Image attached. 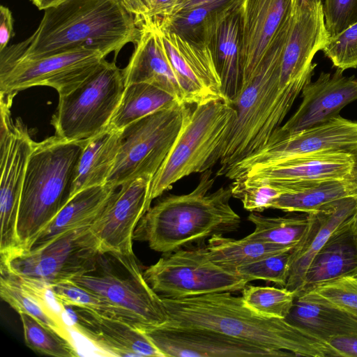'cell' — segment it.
<instances>
[{
  "instance_id": "6da1fadb",
  "label": "cell",
  "mask_w": 357,
  "mask_h": 357,
  "mask_svg": "<svg viewBox=\"0 0 357 357\" xmlns=\"http://www.w3.org/2000/svg\"><path fill=\"white\" fill-rule=\"evenodd\" d=\"M134 15L118 0H68L45 10L36 31L26 39L0 52V65L39 58L77 48L117 56L139 39Z\"/></svg>"
},
{
  "instance_id": "7a4b0ae2",
  "label": "cell",
  "mask_w": 357,
  "mask_h": 357,
  "mask_svg": "<svg viewBox=\"0 0 357 357\" xmlns=\"http://www.w3.org/2000/svg\"><path fill=\"white\" fill-rule=\"evenodd\" d=\"M162 300L168 317L165 326L208 329L294 356H333L328 342L285 319L257 314L232 292Z\"/></svg>"
},
{
  "instance_id": "3957f363",
  "label": "cell",
  "mask_w": 357,
  "mask_h": 357,
  "mask_svg": "<svg viewBox=\"0 0 357 357\" xmlns=\"http://www.w3.org/2000/svg\"><path fill=\"white\" fill-rule=\"evenodd\" d=\"M209 169L190 193L170 195L151 207L138 223L134 239L167 254L214 235L238 229L241 218L229 204L232 187L210 192L215 182Z\"/></svg>"
},
{
  "instance_id": "277c9868",
  "label": "cell",
  "mask_w": 357,
  "mask_h": 357,
  "mask_svg": "<svg viewBox=\"0 0 357 357\" xmlns=\"http://www.w3.org/2000/svg\"><path fill=\"white\" fill-rule=\"evenodd\" d=\"M86 140L56 135L34 143L22 187L17 233L28 250L72 197L77 165Z\"/></svg>"
},
{
  "instance_id": "5b68a950",
  "label": "cell",
  "mask_w": 357,
  "mask_h": 357,
  "mask_svg": "<svg viewBox=\"0 0 357 357\" xmlns=\"http://www.w3.org/2000/svg\"><path fill=\"white\" fill-rule=\"evenodd\" d=\"M70 280L98 294L121 319L140 330L167 321L162 298L146 282L134 253L100 251L91 268Z\"/></svg>"
},
{
  "instance_id": "8992f818",
  "label": "cell",
  "mask_w": 357,
  "mask_h": 357,
  "mask_svg": "<svg viewBox=\"0 0 357 357\" xmlns=\"http://www.w3.org/2000/svg\"><path fill=\"white\" fill-rule=\"evenodd\" d=\"M236 114L231 103L225 100L195 105L152 178V201L180 179L203 172L215 164V156L230 131Z\"/></svg>"
},
{
  "instance_id": "52a82bcc",
  "label": "cell",
  "mask_w": 357,
  "mask_h": 357,
  "mask_svg": "<svg viewBox=\"0 0 357 357\" xmlns=\"http://www.w3.org/2000/svg\"><path fill=\"white\" fill-rule=\"evenodd\" d=\"M124 89L123 70L104 59L78 87L59 97L51 119L55 135L67 141L97 135L109 126Z\"/></svg>"
},
{
  "instance_id": "ba28073f",
  "label": "cell",
  "mask_w": 357,
  "mask_h": 357,
  "mask_svg": "<svg viewBox=\"0 0 357 357\" xmlns=\"http://www.w3.org/2000/svg\"><path fill=\"white\" fill-rule=\"evenodd\" d=\"M187 105L176 104L121 130L119 153L107 183L118 188L139 177H153L191 111Z\"/></svg>"
},
{
  "instance_id": "9c48e42d",
  "label": "cell",
  "mask_w": 357,
  "mask_h": 357,
  "mask_svg": "<svg viewBox=\"0 0 357 357\" xmlns=\"http://www.w3.org/2000/svg\"><path fill=\"white\" fill-rule=\"evenodd\" d=\"M144 276L160 297L173 299L241 291L250 282L214 263L206 247L180 248L165 254L144 271Z\"/></svg>"
},
{
  "instance_id": "30bf717a",
  "label": "cell",
  "mask_w": 357,
  "mask_h": 357,
  "mask_svg": "<svg viewBox=\"0 0 357 357\" xmlns=\"http://www.w3.org/2000/svg\"><path fill=\"white\" fill-rule=\"evenodd\" d=\"M100 251L90 227L67 232L35 250L1 257L0 270L13 276L52 284L90 270Z\"/></svg>"
},
{
  "instance_id": "8fae6325",
  "label": "cell",
  "mask_w": 357,
  "mask_h": 357,
  "mask_svg": "<svg viewBox=\"0 0 357 357\" xmlns=\"http://www.w3.org/2000/svg\"><path fill=\"white\" fill-rule=\"evenodd\" d=\"M13 94H1L0 220L1 257L20 250L17 233L20 197L35 142L20 119L13 121Z\"/></svg>"
},
{
  "instance_id": "7c38bea8",
  "label": "cell",
  "mask_w": 357,
  "mask_h": 357,
  "mask_svg": "<svg viewBox=\"0 0 357 357\" xmlns=\"http://www.w3.org/2000/svg\"><path fill=\"white\" fill-rule=\"evenodd\" d=\"M105 56L98 50L77 48L46 56L22 58L0 65V92L16 93L36 86L56 90L59 97L78 87Z\"/></svg>"
},
{
  "instance_id": "4fadbf2b",
  "label": "cell",
  "mask_w": 357,
  "mask_h": 357,
  "mask_svg": "<svg viewBox=\"0 0 357 357\" xmlns=\"http://www.w3.org/2000/svg\"><path fill=\"white\" fill-rule=\"evenodd\" d=\"M295 10L296 0H243L239 11L241 89L255 77L268 56L287 42Z\"/></svg>"
},
{
  "instance_id": "5bb4252c",
  "label": "cell",
  "mask_w": 357,
  "mask_h": 357,
  "mask_svg": "<svg viewBox=\"0 0 357 357\" xmlns=\"http://www.w3.org/2000/svg\"><path fill=\"white\" fill-rule=\"evenodd\" d=\"M357 152V121L340 115L321 124L277 141L233 165L224 176L235 180L246 172L273 165L296 157L323 153Z\"/></svg>"
},
{
  "instance_id": "9a60e30c",
  "label": "cell",
  "mask_w": 357,
  "mask_h": 357,
  "mask_svg": "<svg viewBox=\"0 0 357 357\" xmlns=\"http://www.w3.org/2000/svg\"><path fill=\"white\" fill-rule=\"evenodd\" d=\"M153 177H139L122 184L110 197L105 209L90 227L101 252L133 254L134 232L151 208Z\"/></svg>"
},
{
  "instance_id": "2e32d148",
  "label": "cell",
  "mask_w": 357,
  "mask_h": 357,
  "mask_svg": "<svg viewBox=\"0 0 357 357\" xmlns=\"http://www.w3.org/2000/svg\"><path fill=\"white\" fill-rule=\"evenodd\" d=\"M149 18L154 20L169 61L182 82L188 104L226 100L211 46L170 31L160 17Z\"/></svg>"
},
{
  "instance_id": "e0dca14e",
  "label": "cell",
  "mask_w": 357,
  "mask_h": 357,
  "mask_svg": "<svg viewBox=\"0 0 357 357\" xmlns=\"http://www.w3.org/2000/svg\"><path fill=\"white\" fill-rule=\"evenodd\" d=\"M141 331L165 357L294 356L289 352L257 347L205 328L162 325Z\"/></svg>"
},
{
  "instance_id": "ac0fdd59",
  "label": "cell",
  "mask_w": 357,
  "mask_h": 357,
  "mask_svg": "<svg viewBox=\"0 0 357 357\" xmlns=\"http://www.w3.org/2000/svg\"><path fill=\"white\" fill-rule=\"evenodd\" d=\"M356 100V77H346L338 68L333 74L323 72L314 82H309L303 88L302 102L297 110L272 134L268 143L337 116L343 107Z\"/></svg>"
},
{
  "instance_id": "d6986e66",
  "label": "cell",
  "mask_w": 357,
  "mask_h": 357,
  "mask_svg": "<svg viewBox=\"0 0 357 357\" xmlns=\"http://www.w3.org/2000/svg\"><path fill=\"white\" fill-rule=\"evenodd\" d=\"M135 22L140 35L128 63L122 70L125 86L133 83L150 84L188 105L182 82L169 61L154 20L143 17Z\"/></svg>"
},
{
  "instance_id": "ffe728a7",
  "label": "cell",
  "mask_w": 357,
  "mask_h": 357,
  "mask_svg": "<svg viewBox=\"0 0 357 357\" xmlns=\"http://www.w3.org/2000/svg\"><path fill=\"white\" fill-rule=\"evenodd\" d=\"M354 165L353 154L323 153L301 155L281 162L250 169L236 178L235 183H261L280 186L346 179Z\"/></svg>"
},
{
  "instance_id": "44dd1931",
  "label": "cell",
  "mask_w": 357,
  "mask_h": 357,
  "mask_svg": "<svg viewBox=\"0 0 357 357\" xmlns=\"http://www.w3.org/2000/svg\"><path fill=\"white\" fill-rule=\"evenodd\" d=\"M73 327L94 346L109 356L165 357L146 334L121 319L76 306Z\"/></svg>"
},
{
  "instance_id": "7402d4cb",
  "label": "cell",
  "mask_w": 357,
  "mask_h": 357,
  "mask_svg": "<svg viewBox=\"0 0 357 357\" xmlns=\"http://www.w3.org/2000/svg\"><path fill=\"white\" fill-rule=\"evenodd\" d=\"M357 211V196L336 200L317 211L307 213L309 226L303 240L293 250L284 288L295 292L302 288L304 278L315 255L333 233L351 220Z\"/></svg>"
},
{
  "instance_id": "603a6c76",
  "label": "cell",
  "mask_w": 357,
  "mask_h": 357,
  "mask_svg": "<svg viewBox=\"0 0 357 357\" xmlns=\"http://www.w3.org/2000/svg\"><path fill=\"white\" fill-rule=\"evenodd\" d=\"M0 296L18 314L26 313L74 342L63 314L66 312L54 298L50 285L8 274L0 270Z\"/></svg>"
},
{
  "instance_id": "cb8c5ba5",
  "label": "cell",
  "mask_w": 357,
  "mask_h": 357,
  "mask_svg": "<svg viewBox=\"0 0 357 357\" xmlns=\"http://www.w3.org/2000/svg\"><path fill=\"white\" fill-rule=\"evenodd\" d=\"M352 218L338 227L315 255L296 297L342 277L357 275V245Z\"/></svg>"
},
{
  "instance_id": "d4e9b609",
  "label": "cell",
  "mask_w": 357,
  "mask_h": 357,
  "mask_svg": "<svg viewBox=\"0 0 357 357\" xmlns=\"http://www.w3.org/2000/svg\"><path fill=\"white\" fill-rule=\"evenodd\" d=\"M117 189L106 183L84 189L74 195L28 250L40 249L67 232L91 227Z\"/></svg>"
},
{
  "instance_id": "484cf974",
  "label": "cell",
  "mask_w": 357,
  "mask_h": 357,
  "mask_svg": "<svg viewBox=\"0 0 357 357\" xmlns=\"http://www.w3.org/2000/svg\"><path fill=\"white\" fill-rule=\"evenodd\" d=\"M242 2L243 0H215L160 18L170 31L185 39L210 45L222 23L241 8Z\"/></svg>"
},
{
  "instance_id": "4316f807",
  "label": "cell",
  "mask_w": 357,
  "mask_h": 357,
  "mask_svg": "<svg viewBox=\"0 0 357 357\" xmlns=\"http://www.w3.org/2000/svg\"><path fill=\"white\" fill-rule=\"evenodd\" d=\"M323 341L357 335V315L347 310L296 297L285 319Z\"/></svg>"
},
{
  "instance_id": "83f0119b",
  "label": "cell",
  "mask_w": 357,
  "mask_h": 357,
  "mask_svg": "<svg viewBox=\"0 0 357 357\" xmlns=\"http://www.w3.org/2000/svg\"><path fill=\"white\" fill-rule=\"evenodd\" d=\"M120 137V130L107 126L87 139L77 165L72 197L84 189L107 183L117 158Z\"/></svg>"
},
{
  "instance_id": "f1b7e54d",
  "label": "cell",
  "mask_w": 357,
  "mask_h": 357,
  "mask_svg": "<svg viewBox=\"0 0 357 357\" xmlns=\"http://www.w3.org/2000/svg\"><path fill=\"white\" fill-rule=\"evenodd\" d=\"M240 8L225 20L210 44L221 80L222 94L231 103L239 93L242 80L239 50Z\"/></svg>"
},
{
  "instance_id": "f546056e",
  "label": "cell",
  "mask_w": 357,
  "mask_h": 357,
  "mask_svg": "<svg viewBox=\"0 0 357 357\" xmlns=\"http://www.w3.org/2000/svg\"><path fill=\"white\" fill-rule=\"evenodd\" d=\"M280 187L285 192L271 203L270 208L285 212L311 213L336 200L356 196L347 178Z\"/></svg>"
},
{
  "instance_id": "4dcf8cb0",
  "label": "cell",
  "mask_w": 357,
  "mask_h": 357,
  "mask_svg": "<svg viewBox=\"0 0 357 357\" xmlns=\"http://www.w3.org/2000/svg\"><path fill=\"white\" fill-rule=\"evenodd\" d=\"M178 103L183 104L157 86L142 82L130 84L125 86L108 126L121 131L140 119Z\"/></svg>"
},
{
  "instance_id": "1f68e13d",
  "label": "cell",
  "mask_w": 357,
  "mask_h": 357,
  "mask_svg": "<svg viewBox=\"0 0 357 357\" xmlns=\"http://www.w3.org/2000/svg\"><path fill=\"white\" fill-rule=\"evenodd\" d=\"M206 249L211 259L218 266L230 271L245 264L280 252L293 250L244 237L234 239L223 234L208 238Z\"/></svg>"
},
{
  "instance_id": "d6a6232c",
  "label": "cell",
  "mask_w": 357,
  "mask_h": 357,
  "mask_svg": "<svg viewBox=\"0 0 357 357\" xmlns=\"http://www.w3.org/2000/svg\"><path fill=\"white\" fill-rule=\"evenodd\" d=\"M248 220L255 225V230L246 238L289 249H294L303 240L310 222L307 213L267 217L259 212H251Z\"/></svg>"
},
{
  "instance_id": "836d02e7",
  "label": "cell",
  "mask_w": 357,
  "mask_h": 357,
  "mask_svg": "<svg viewBox=\"0 0 357 357\" xmlns=\"http://www.w3.org/2000/svg\"><path fill=\"white\" fill-rule=\"evenodd\" d=\"M19 315L23 326L24 342L31 349L40 354L55 357L79 356L74 342L30 314L20 313Z\"/></svg>"
},
{
  "instance_id": "e575fe53",
  "label": "cell",
  "mask_w": 357,
  "mask_h": 357,
  "mask_svg": "<svg viewBox=\"0 0 357 357\" xmlns=\"http://www.w3.org/2000/svg\"><path fill=\"white\" fill-rule=\"evenodd\" d=\"M244 303L257 314L271 318L286 319L296 298L295 292L284 287L249 285L243 289Z\"/></svg>"
},
{
  "instance_id": "d590c367",
  "label": "cell",
  "mask_w": 357,
  "mask_h": 357,
  "mask_svg": "<svg viewBox=\"0 0 357 357\" xmlns=\"http://www.w3.org/2000/svg\"><path fill=\"white\" fill-rule=\"evenodd\" d=\"M297 297L345 310H357V276L342 277Z\"/></svg>"
},
{
  "instance_id": "8d00e7d4",
  "label": "cell",
  "mask_w": 357,
  "mask_h": 357,
  "mask_svg": "<svg viewBox=\"0 0 357 357\" xmlns=\"http://www.w3.org/2000/svg\"><path fill=\"white\" fill-rule=\"evenodd\" d=\"M50 289L56 301L65 308L84 307L121 319L116 309L105 300L70 280L50 284Z\"/></svg>"
},
{
  "instance_id": "74e56055",
  "label": "cell",
  "mask_w": 357,
  "mask_h": 357,
  "mask_svg": "<svg viewBox=\"0 0 357 357\" xmlns=\"http://www.w3.org/2000/svg\"><path fill=\"white\" fill-rule=\"evenodd\" d=\"M293 250L275 253L243 265L236 270V273L245 277L250 282L265 280L284 287L289 276Z\"/></svg>"
},
{
  "instance_id": "f35d334b",
  "label": "cell",
  "mask_w": 357,
  "mask_h": 357,
  "mask_svg": "<svg viewBox=\"0 0 357 357\" xmlns=\"http://www.w3.org/2000/svg\"><path fill=\"white\" fill-rule=\"evenodd\" d=\"M333 66L344 71L357 68V22L329 38L321 50Z\"/></svg>"
},
{
  "instance_id": "ab89813d",
  "label": "cell",
  "mask_w": 357,
  "mask_h": 357,
  "mask_svg": "<svg viewBox=\"0 0 357 357\" xmlns=\"http://www.w3.org/2000/svg\"><path fill=\"white\" fill-rule=\"evenodd\" d=\"M231 185L233 197L239 199L244 208L250 212L270 208L271 203L285 192L280 186L266 183L242 185L234 182Z\"/></svg>"
},
{
  "instance_id": "60d3db41",
  "label": "cell",
  "mask_w": 357,
  "mask_h": 357,
  "mask_svg": "<svg viewBox=\"0 0 357 357\" xmlns=\"http://www.w3.org/2000/svg\"><path fill=\"white\" fill-rule=\"evenodd\" d=\"M323 12L331 38L357 22V0H324Z\"/></svg>"
},
{
  "instance_id": "b9f144b4",
  "label": "cell",
  "mask_w": 357,
  "mask_h": 357,
  "mask_svg": "<svg viewBox=\"0 0 357 357\" xmlns=\"http://www.w3.org/2000/svg\"><path fill=\"white\" fill-rule=\"evenodd\" d=\"M327 342L334 356L357 357V335L332 338Z\"/></svg>"
},
{
  "instance_id": "7bdbcfd3",
  "label": "cell",
  "mask_w": 357,
  "mask_h": 357,
  "mask_svg": "<svg viewBox=\"0 0 357 357\" xmlns=\"http://www.w3.org/2000/svg\"><path fill=\"white\" fill-rule=\"evenodd\" d=\"M13 17L10 10L1 5L0 6V52L8 47V43L15 35Z\"/></svg>"
},
{
  "instance_id": "ee69618b",
  "label": "cell",
  "mask_w": 357,
  "mask_h": 357,
  "mask_svg": "<svg viewBox=\"0 0 357 357\" xmlns=\"http://www.w3.org/2000/svg\"><path fill=\"white\" fill-rule=\"evenodd\" d=\"M178 1L179 0H153L149 11L144 15L135 19L171 16Z\"/></svg>"
},
{
  "instance_id": "f6af8a7d",
  "label": "cell",
  "mask_w": 357,
  "mask_h": 357,
  "mask_svg": "<svg viewBox=\"0 0 357 357\" xmlns=\"http://www.w3.org/2000/svg\"><path fill=\"white\" fill-rule=\"evenodd\" d=\"M135 17L146 14L150 9L153 0H118Z\"/></svg>"
},
{
  "instance_id": "bcb514c9",
  "label": "cell",
  "mask_w": 357,
  "mask_h": 357,
  "mask_svg": "<svg viewBox=\"0 0 357 357\" xmlns=\"http://www.w3.org/2000/svg\"><path fill=\"white\" fill-rule=\"evenodd\" d=\"M213 1L215 0H179L172 15L179 11L190 9L193 7L205 4Z\"/></svg>"
},
{
  "instance_id": "7dc6e473",
  "label": "cell",
  "mask_w": 357,
  "mask_h": 357,
  "mask_svg": "<svg viewBox=\"0 0 357 357\" xmlns=\"http://www.w3.org/2000/svg\"><path fill=\"white\" fill-rule=\"evenodd\" d=\"M38 9L46 10L47 8L57 6L68 0H29Z\"/></svg>"
},
{
  "instance_id": "c3c4849f",
  "label": "cell",
  "mask_w": 357,
  "mask_h": 357,
  "mask_svg": "<svg viewBox=\"0 0 357 357\" xmlns=\"http://www.w3.org/2000/svg\"><path fill=\"white\" fill-rule=\"evenodd\" d=\"M353 157L354 165L347 181L350 183L354 194L357 196V152L353 154Z\"/></svg>"
},
{
  "instance_id": "681fc988",
  "label": "cell",
  "mask_w": 357,
  "mask_h": 357,
  "mask_svg": "<svg viewBox=\"0 0 357 357\" xmlns=\"http://www.w3.org/2000/svg\"><path fill=\"white\" fill-rule=\"evenodd\" d=\"M351 228L355 238V241L357 245V211L354 214L351 220Z\"/></svg>"
},
{
  "instance_id": "f907efd6",
  "label": "cell",
  "mask_w": 357,
  "mask_h": 357,
  "mask_svg": "<svg viewBox=\"0 0 357 357\" xmlns=\"http://www.w3.org/2000/svg\"><path fill=\"white\" fill-rule=\"evenodd\" d=\"M357 315V310H347Z\"/></svg>"
}]
</instances>
